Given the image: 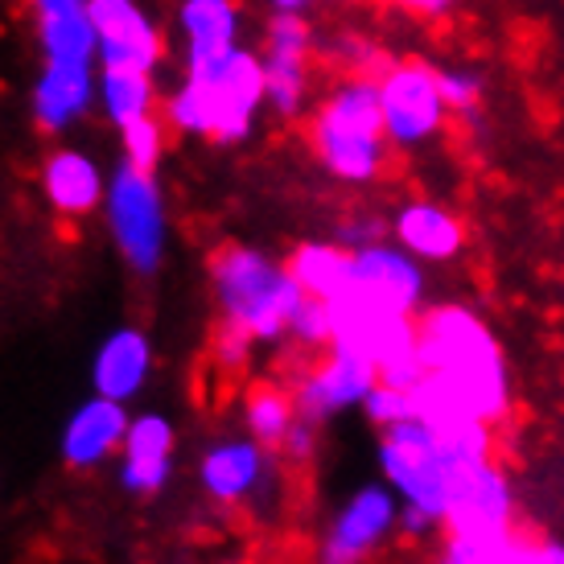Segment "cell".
<instances>
[{
  "mask_svg": "<svg viewBox=\"0 0 564 564\" xmlns=\"http://www.w3.org/2000/svg\"><path fill=\"white\" fill-rule=\"evenodd\" d=\"M424 376L412 388V408L421 421H470L502 424L516 404L511 367L499 334L470 305H433L416 317Z\"/></svg>",
  "mask_w": 564,
  "mask_h": 564,
  "instance_id": "obj_1",
  "label": "cell"
},
{
  "mask_svg": "<svg viewBox=\"0 0 564 564\" xmlns=\"http://www.w3.org/2000/svg\"><path fill=\"white\" fill-rule=\"evenodd\" d=\"M310 149L338 182L367 186L388 170V128L376 75H343L310 116Z\"/></svg>",
  "mask_w": 564,
  "mask_h": 564,
  "instance_id": "obj_2",
  "label": "cell"
},
{
  "mask_svg": "<svg viewBox=\"0 0 564 564\" xmlns=\"http://www.w3.org/2000/svg\"><path fill=\"white\" fill-rule=\"evenodd\" d=\"M210 284L223 322H236L256 343H281L305 305V289L289 264L243 243H223L210 256Z\"/></svg>",
  "mask_w": 564,
  "mask_h": 564,
  "instance_id": "obj_3",
  "label": "cell"
},
{
  "mask_svg": "<svg viewBox=\"0 0 564 564\" xmlns=\"http://www.w3.org/2000/svg\"><path fill=\"white\" fill-rule=\"evenodd\" d=\"M268 99L264 63L248 50H227L210 63L194 66L189 87L173 104V120L182 128L206 132L210 141H239L251 128V116Z\"/></svg>",
  "mask_w": 564,
  "mask_h": 564,
  "instance_id": "obj_4",
  "label": "cell"
},
{
  "mask_svg": "<svg viewBox=\"0 0 564 564\" xmlns=\"http://www.w3.org/2000/svg\"><path fill=\"white\" fill-rule=\"evenodd\" d=\"M379 474L392 486L404 507H416L424 516L441 523L449 495H454L457 474L466 470V462H457L445 445H441L437 429L421 416L395 421L379 429ZM474 466V462H470Z\"/></svg>",
  "mask_w": 564,
  "mask_h": 564,
  "instance_id": "obj_5",
  "label": "cell"
},
{
  "mask_svg": "<svg viewBox=\"0 0 564 564\" xmlns=\"http://www.w3.org/2000/svg\"><path fill=\"white\" fill-rule=\"evenodd\" d=\"M329 305L367 310V314L416 317L424 305V268L416 256H408L400 243H367L355 248L350 281Z\"/></svg>",
  "mask_w": 564,
  "mask_h": 564,
  "instance_id": "obj_6",
  "label": "cell"
},
{
  "mask_svg": "<svg viewBox=\"0 0 564 564\" xmlns=\"http://www.w3.org/2000/svg\"><path fill=\"white\" fill-rule=\"evenodd\" d=\"M379 108H383V128H388L392 149L429 144L449 120L437 66L421 63V58L388 63L379 75Z\"/></svg>",
  "mask_w": 564,
  "mask_h": 564,
  "instance_id": "obj_7",
  "label": "cell"
},
{
  "mask_svg": "<svg viewBox=\"0 0 564 564\" xmlns=\"http://www.w3.org/2000/svg\"><path fill=\"white\" fill-rule=\"evenodd\" d=\"M400 511L404 502L388 482H367L350 490L322 532L317 564H367L400 532Z\"/></svg>",
  "mask_w": 564,
  "mask_h": 564,
  "instance_id": "obj_8",
  "label": "cell"
},
{
  "mask_svg": "<svg viewBox=\"0 0 564 564\" xmlns=\"http://www.w3.org/2000/svg\"><path fill=\"white\" fill-rule=\"evenodd\" d=\"M108 223L128 264L141 276H149L161 264V251H165V210H161L153 173L137 170V165H124L116 173L108 198Z\"/></svg>",
  "mask_w": 564,
  "mask_h": 564,
  "instance_id": "obj_9",
  "label": "cell"
},
{
  "mask_svg": "<svg viewBox=\"0 0 564 564\" xmlns=\"http://www.w3.org/2000/svg\"><path fill=\"white\" fill-rule=\"evenodd\" d=\"M441 528L449 535H511L516 532V486L495 457L457 474Z\"/></svg>",
  "mask_w": 564,
  "mask_h": 564,
  "instance_id": "obj_10",
  "label": "cell"
},
{
  "mask_svg": "<svg viewBox=\"0 0 564 564\" xmlns=\"http://www.w3.org/2000/svg\"><path fill=\"white\" fill-rule=\"evenodd\" d=\"M379 383V367L367 355L350 350V346H329L326 355L297 379V408L301 416L310 421H329L346 408H362V400L371 395V388Z\"/></svg>",
  "mask_w": 564,
  "mask_h": 564,
  "instance_id": "obj_11",
  "label": "cell"
},
{
  "mask_svg": "<svg viewBox=\"0 0 564 564\" xmlns=\"http://www.w3.org/2000/svg\"><path fill=\"white\" fill-rule=\"evenodd\" d=\"M310 75H314V33L301 21V13H276L264 42V79L272 108L293 120L305 108Z\"/></svg>",
  "mask_w": 564,
  "mask_h": 564,
  "instance_id": "obj_12",
  "label": "cell"
},
{
  "mask_svg": "<svg viewBox=\"0 0 564 564\" xmlns=\"http://www.w3.org/2000/svg\"><path fill=\"white\" fill-rule=\"evenodd\" d=\"M268 478H272L268 445H260L256 437H223L206 445L198 462V482L219 507H243L264 490Z\"/></svg>",
  "mask_w": 564,
  "mask_h": 564,
  "instance_id": "obj_13",
  "label": "cell"
},
{
  "mask_svg": "<svg viewBox=\"0 0 564 564\" xmlns=\"http://www.w3.org/2000/svg\"><path fill=\"white\" fill-rule=\"evenodd\" d=\"M128 416L120 400H108V395L95 392L87 404H79L70 412V421L63 429V462L70 470H95L104 466L111 454L124 449V433H128Z\"/></svg>",
  "mask_w": 564,
  "mask_h": 564,
  "instance_id": "obj_14",
  "label": "cell"
},
{
  "mask_svg": "<svg viewBox=\"0 0 564 564\" xmlns=\"http://www.w3.org/2000/svg\"><path fill=\"white\" fill-rule=\"evenodd\" d=\"M388 227H392L395 243L408 256H416L421 264H449L466 248V223L457 219L449 206L429 203V198L404 203Z\"/></svg>",
  "mask_w": 564,
  "mask_h": 564,
  "instance_id": "obj_15",
  "label": "cell"
},
{
  "mask_svg": "<svg viewBox=\"0 0 564 564\" xmlns=\"http://www.w3.org/2000/svg\"><path fill=\"white\" fill-rule=\"evenodd\" d=\"M153 376V343L137 326L108 334L91 359V388L108 400L128 404Z\"/></svg>",
  "mask_w": 564,
  "mask_h": 564,
  "instance_id": "obj_16",
  "label": "cell"
},
{
  "mask_svg": "<svg viewBox=\"0 0 564 564\" xmlns=\"http://www.w3.org/2000/svg\"><path fill=\"white\" fill-rule=\"evenodd\" d=\"M87 13L95 21V33L104 37V58H108V66L149 70L161 58V37L137 13L132 0H87Z\"/></svg>",
  "mask_w": 564,
  "mask_h": 564,
  "instance_id": "obj_17",
  "label": "cell"
},
{
  "mask_svg": "<svg viewBox=\"0 0 564 564\" xmlns=\"http://www.w3.org/2000/svg\"><path fill=\"white\" fill-rule=\"evenodd\" d=\"M25 4L37 13L50 63L87 66L95 50V21L83 9V0H25Z\"/></svg>",
  "mask_w": 564,
  "mask_h": 564,
  "instance_id": "obj_18",
  "label": "cell"
},
{
  "mask_svg": "<svg viewBox=\"0 0 564 564\" xmlns=\"http://www.w3.org/2000/svg\"><path fill=\"white\" fill-rule=\"evenodd\" d=\"M350 260H355V248H346L343 239H329V243L326 239H310V243L293 248L289 272L297 276L305 297L334 301L350 281Z\"/></svg>",
  "mask_w": 564,
  "mask_h": 564,
  "instance_id": "obj_19",
  "label": "cell"
},
{
  "mask_svg": "<svg viewBox=\"0 0 564 564\" xmlns=\"http://www.w3.org/2000/svg\"><path fill=\"white\" fill-rule=\"evenodd\" d=\"M46 198L63 219H83L99 203V173L83 153H54L46 161Z\"/></svg>",
  "mask_w": 564,
  "mask_h": 564,
  "instance_id": "obj_20",
  "label": "cell"
},
{
  "mask_svg": "<svg viewBox=\"0 0 564 564\" xmlns=\"http://www.w3.org/2000/svg\"><path fill=\"white\" fill-rule=\"evenodd\" d=\"M236 0H189L186 13H182V25L189 33V63L203 66L227 54L231 37H236Z\"/></svg>",
  "mask_w": 564,
  "mask_h": 564,
  "instance_id": "obj_21",
  "label": "cell"
},
{
  "mask_svg": "<svg viewBox=\"0 0 564 564\" xmlns=\"http://www.w3.org/2000/svg\"><path fill=\"white\" fill-rule=\"evenodd\" d=\"M297 416V395L281 383H256L243 395V429H248V437H256L268 449H281L284 433L293 429Z\"/></svg>",
  "mask_w": 564,
  "mask_h": 564,
  "instance_id": "obj_22",
  "label": "cell"
},
{
  "mask_svg": "<svg viewBox=\"0 0 564 564\" xmlns=\"http://www.w3.org/2000/svg\"><path fill=\"white\" fill-rule=\"evenodd\" d=\"M87 104V66L50 63V75L37 87V124L54 132Z\"/></svg>",
  "mask_w": 564,
  "mask_h": 564,
  "instance_id": "obj_23",
  "label": "cell"
},
{
  "mask_svg": "<svg viewBox=\"0 0 564 564\" xmlns=\"http://www.w3.org/2000/svg\"><path fill=\"white\" fill-rule=\"evenodd\" d=\"M104 91H108L111 120H116L120 128L153 111V87H149V75H144V70H132V66H108Z\"/></svg>",
  "mask_w": 564,
  "mask_h": 564,
  "instance_id": "obj_24",
  "label": "cell"
},
{
  "mask_svg": "<svg viewBox=\"0 0 564 564\" xmlns=\"http://www.w3.org/2000/svg\"><path fill=\"white\" fill-rule=\"evenodd\" d=\"M437 79H441V95L449 104V116H462L478 124V111H482V75L470 70V66H437Z\"/></svg>",
  "mask_w": 564,
  "mask_h": 564,
  "instance_id": "obj_25",
  "label": "cell"
},
{
  "mask_svg": "<svg viewBox=\"0 0 564 564\" xmlns=\"http://www.w3.org/2000/svg\"><path fill=\"white\" fill-rule=\"evenodd\" d=\"M124 457H170L173 454V424L161 412H141L128 421Z\"/></svg>",
  "mask_w": 564,
  "mask_h": 564,
  "instance_id": "obj_26",
  "label": "cell"
},
{
  "mask_svg": "<svg viewBox=\"0 0 564 564\" xmlns=\"http://www.w3.org/2000/svg\"><path fill=\"white\" fill-rule=\"evenodd\" d=\"M516 535V532H511ZM511 535H449L437 552V564H502Z\"/></svg>",
  "mask_w": 564,
  "mask_h": 564,
  "instance_id": "obj_27",
  "label": "cell"
},
{
  "mask_svg": "<svg viewBox=\"0 0 564 564\" xmlns=\"http://www.w3.org/2000/svg\"><path fill=\"white\" fill-rule=\"evenodd\" d=\"M289 338L305 346V350H329L334 346V310H329V301L305 297V305H301L293 326H289Z\"/></svg>",
  "mask_w": 564,
  "mask_h": 564,
  "instance_id": "obj_28",
  "label": "cell"
},
{
  "mask_svg": "<svg viewBox=\"0 0 564 564\" xmlns=\"http://www.w3.org/2000/svg\"><path fill=\"white\" fill-rule=\"evenodd\" d=\"M124 144H128V165L153 173V165L161 158V144H165V120H161L158 111H149L141 120L124 124Z\"/></svg>",
  "mask_w": 564,
  "mask_h": 564,
  "instance_id": "obj_29",
  "label": "cell"
},
{
  "mask_svg": "<svg viewBox=\"0 0 564 564\" xmlns=\"http://www.w3.org/2000/svg\"><path fill=\"white\" fill-rule=\"evenodd\" d=\"M362 412H367V421L376 424V429L408 421V416H416V408H412V388H395V383H383V379H379L376 388H371V395L362 400Z\"/></svg>",
  "mask_w": 564,
  "mask_h": 564,
  "instance_id": "obj_30",
  "label": "cell"
},
{
  "mask_svg": "<svg viewBox=\"0 0 564 564\" xmlns=\"http://www.w3.org/2000/svg\"><path fill=\"white\" fill-rule=\"evenodd\" d=\"M173 462L170 457H124L120 462V482L128 495H158L170 482Z\"/></svg>",
  "mask_w": 564,
  "mask_h": 564,
  "instance_id": "obj_31",
  "label": "cell"
},
{
  "mask_svg": "<svg viewBox=\"0 0 564 564\" xmlns=\"http://www.w3.org/2000/svg\"><path fill=\"white\" fill-rule=\"evenodd\" d=\"M251 346H256V338H251L248 329H239L236 322H223L219 317V326L210 334V355H215L223 371H243L251 359Z\"/></svg>",
  "mask_w": 564,
  "mask_h": 564,
  "instance_id": "obj_32",
  "label": "cell"
},
{
  "mask_svg": "<svg viewBox=\"0 0 564 564\" xmlns=\"http://www.w3.org/2000/svg\"><path fill=\"white\" fill-rule=\"evenodd\" d=\"M276 454L284 457V462H293V466H305L310 457L317 454V421H310V416H297L293 421V429L284 433L281 449Z\"/></svg>",
  "mask_w": 564,
  "mask_h": 564,
  "instance_id": "obj_33",
  "label": "cell"
},
{
  "mask_svg": "<svg viewBox=\"0 0 564 564\" xmlns=\"http://www.w3.org/2000/svg\"><path fill=\"white\" fill-rule=\"evenodd\" d=\"M392 9H400V13L408 17H421V21H437V17H445L449 9H454L457 0H388Z\"/></svg>",
  "mask_w": 564,
  "mask_h": 564,
  "instance_id": "obj_34",
  "label": "cell"
},
{
  "mask_svg": "<svg viewBox=\"0 0 564 564\" xmlns=\"http://www.w3.org/2000/svg\"><path fill=\"white\" fill-rule=\"evenodd\" d=\"M437 528H441L437 519L424 516V511H416V507H404V511H400V532H404L408 540H429Z\"/></svg>",
  "mask_w": 564,
  "mask_h": 564,
  "instance_id": "obj_35",
  "label": "cell"
},
{
  "mask_svg": "<svg viewBox=\"0 0 564 564\" xmlns=\"http://www.w3.org/2000/svg\"><path fill=\"white\" fill-rule=\"evenodd\" d=\"M532 564H564V544L561 540H535Z\"/></svg>",
  "mask_w": 564,
  "mask_h": 564,
  "instance_id": "obj_36",
  "label": "cell"
},
{
  "mask_svg": "<svg viewBox=\"0 0 564 564\" xmlns=\"http://www.w3.org/2000/svg\"><path fill=\"white\" fill-rule=\"evenodd\" d=\"M272 4H276V13H301L310 0H272Z\"/></svg>",
  "mask_w": 564,
  "mask_h": 564,
  "instance_id": "obj_37",
  "label": "cell"
}]
</instances>
